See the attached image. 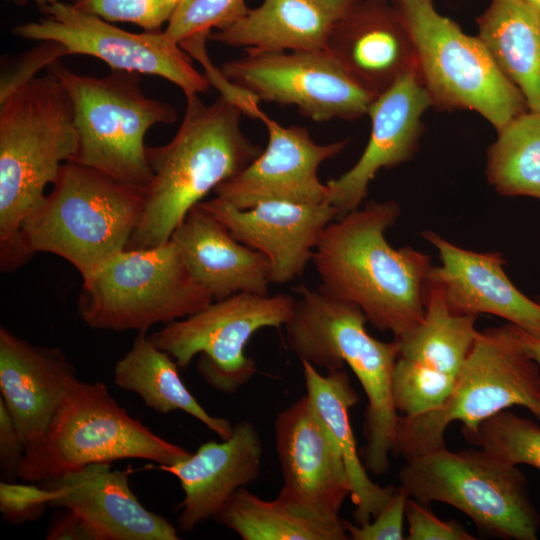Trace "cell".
Wrapping results in <instances>:
<instances>
[{"label":"cell","mask_w":540,"mask_h":540,"mask_svg":"<svg viewBox=\"0 0 540 540\" xmlns=\"http://www.w3.org/2000/svg\"><path fill=\"white\" fill-rule=\"evenodd\" d=\"M176 361L158 348L146 332H139L130 350L115 364L117 386L141 397L159 413L183 411L208 427L221 439L228 438L231 422L209 414L183 383Z\"/></svg>","instance_id":"28"},{"label":"cell","mask_w":540,"mask_h":540,"mask_svg":"<svg viewBox=\"0 0 540 540\" xmlns=\"http://www.w3.org/2000/svg\"><path fill=\"white\" fill-rule=\"evenodd\" d=\"M421 235L437 250L441 264L432 266L429 279L440 287L452 312L495 315L540 338V302L510 281L501 253L468 250L432 230Z\"/></svg>","instance_id":"19"},{"label":"cell","mask_w":540,"mask_h":540,"mask_svg":"<svg viewBox=\"0 0 540 540\" xmlns=\"http://www.w3.org/2000/svg\"><path fill=\"white\" fill-rule=\"evenodd\" d=\"M77 380L59 348L34 345L1 326V400L26 447L43 437Z\"/></svg>","instance_id":"23"},{"label":"cell","mask_w":540,"mask_h":540,"mask_svg":"<svg viewBox=\"0 0 540 540\" xmlns=\"http://www.w3.org/2000/svg\"><path fill=\"white\" fill-rule=\"evenodd\" d=\"M274 435L283 478L279 495L317 513L338 517L350 496L346 467L306 394L277 414Z\"/></svg>","instance_id":"16"},{"label":"cell","mask_w":540,"mask_h":540,"mask_svg":"<svg viewBox=\"0 0 540 540\" xmlns=\"http://www.w3.org/2000/svg\"><path fill=\"white\" fill-rule=\"evenodd\" d=\"M524 1L540 11V0H524Z\"/></svg>","instance_id":"43"},{"label":"cell","mask_w":540,"mask_h":540,"mask_svg":"<svg viewBox=\"0 0 540 540\" xmlns=\"http://www.w3.org/2000/svg\"><path fill=\"white\" fill-rule=\"evenodd\" d=\"M431 107L417 67L376 97L368 112L371 133L363 153L348 171L326 183L327 202L337 209L338 217L364 203L369 185L381 169L396 167L414 156L423 132V115Z\"/></svg>","instance_id":"17"},{"label":"cell","mask_w":540,"mask_h":540,"mask_svg":"<svg viewBox=\"0 0 540 540\" xmlns=\"http://www.w3.org/2000/svg\"><path fill=\"white\" fill-rule=\"evenodd\" d=\"M48 540H98L93 528L77 513L65 509L49 527Z\"/></svg>","instance_id":"40"},{"label":"cell","mask_w":540,"mask_h":540,"mask_svg":"<svg viewBox=\"0 0 540 540\" xmlns=\"http://www.w3.org/2000/svg\"><path fill=\"white\" fill-rule=\"evenodd\" d=\"M462 434L466 441L504 462L540 470V425L530 419L504 410Z\"/></svg>","instance_id":"32"},{"label":"cell","mask_w":540,"mask_h":540,"mask_svg":"<svg viewBox=\"0 0 540 540\" xmlns=\"http://www.w3.org/2000/svg\"><path fill=\"white\" fill-rule=\"evenodd\" d=\"M398 477L409 497L422 504L451 505L489 536L538 538L540 517L530 500L526 477L517 465L482 449H438L406 461Z\"/></svg>","instance_id":"11"},{"label":"cell","mask_w":540,"mask_h":540,"mask_svg":"<svg viewBox=\"0 0 540 540\" xmlns=\"http://www.w3.org/2000/svg\"><path fill=\"white\" fill-rule=\"evenodd\" d=\"M200 204L241 243L262 253L270 264L271 284L301 276L312 261L326 226L338 217L328 202L318 205L264 201L239 209L215 197Z\"/></svg>","instance_id":"18"},{"label":"cell","mask_w":540,"mask_h":540,"mask_svg":"<svg viewBox=\"0 0 540 540\" xmlns=\"http://www.w3.org/2000/svg\"><path fill=\"white\" fill-rule=\"evenodd\" d=\"M213 519L243 540L349 539L340 516L317 513L279 494L274 500H264L245 487Z\"/></svg>","instance_id":"29"},{"label":"cell","mask_w":540,"mask_h":540,"mask_svg":"<svg viewBox=\"0 0 540 540\" xmlns=\"http://www.w3.org/2000/svg\"><path fill=\"white\" fill-rule=\"evenodd\" d=\"M361 0H264L208 40L271 51L323 50L334 26Z\"/></svg>","instance_id":"25"},{"label":"cell","mask_w":540,"mask_h":540,"mask_svg":"<svg viewBox=\"0 0 540 540\" xmlns=\"http://www.w3.org/2000/svg\"><path fill=\"white\" fill-rule=\"evenodd\" d=\"M477 25L501 72L540 114V11L524 0H491Z\"/></svg>","instance_id":"27"},{"label":"cell","mask_w":540,"mask_h":540,"mask_svg":"<svg viewBox=\"0 0 540 540\" xmlns=\"http://www.w3.org/2000/svg\"><path fill=\"white\" fill-rule=\"evenodd\" d=\"M296 299L279 293H237L214 300L200 311L167 323L150 335L179 368H186L199 355L197 371L214 390L234 394L256 374L254 359L245 348L260 329L284 327Z\"/></svg>","instance_id":"12"},{"label":"cell","mask_w":540,"mask_h":540,"mask_svg":"<svg viewBox=\"0 0 540 540\" xmlns=\"http://www.w3.org/2000/svg\"><path fill=\"white\" fill-rule=\"evenodd\" d=\"M181 0H70L75 8L109 22H127L158 31Z\"/></svg>","instance_id":"34"},{"label":"cell","mask_w":540,"mask_h":540,"mask_svg":"<svg viewBox=\"0 0 540 540\" xmlns=\"http://www.w3.org/2000/svg\"><path fill=\"white\" fill-rule=\"evenodd\" d=\"M52 492L41 484L1 481L0 510L3 519L11 524L36 520L47 506Z\"/></svg>","instance_id":"35"},{"label":"cell","mask_w":540,"mask_h":540,"mask_svg":"<svg viewBox=\"0 0 540 540\" xmlns=\"http://www.w3.org/2000/svg\"><path fill=\"white\" fill-rule=\"evenodd\" d=\"M129 472L94 463L40 484L49 488L50 507L69 509L95 531L98 540H177L176 528L146 509L132 492Z\"/></svg>","instance_id":"20"},{"label":"cell","mask_w":540,"mask_h":540,"mask_svg":"<svg viewBox=\"0 0 540 540\" xmlns=\"http://www.w3.org/2000/svg\"><path fill=\"white\" fill-rule=\"evenodd\" d=\"M405 519L408 525L407 540H474L463 526L454 521H444L409 497Z\"/></svg>","instance_id":"37"},{"label":"cell","mask_w":540,"mask_h":540,"mask_svg":"<svg viewBox=\"0 0 540 540\" xmlns=\"http://www.w3.org/2000/svg\"><path fill=\"white\" fill-rule=\"evenodd\" d=\"M512 406L527 409L540 423V367L510 323L479 331L454 387L438 408L413 417L399 415L395 452L406 461L445 448L453 421L462 432Z\"/></svg>","instance_id":"6"},{"label":"cell","mask_w":540,"mask_h":540,"mask_svg":"<svg viewBox=\"0 0 540 540\" xmlns=\"http://www.w3.org/2000/svg\"><path fill=\"white\" fill-rule=\"evenodd\" d=\"M477 316L452 312L440 287L428 280L421 322L399 338L397 359L435 376L456 379L478 330Z\"/></svg>","instance_id":"30"},{"label":"cell","mask_w":540,"mask_h":540,"mask_svg":"<svg viewBox=\"0 0 540 540\" xmlns=\"http://www.w3.org/2000/svg\"><path fill=\"white\" fill-rule=\"evenodd\" d=\"M415 48L417 70L433 108L470 110L496 131L528 111L478 36L440 14L433 0H393Z\"/></svg>","instance_id":"9"},{"label":"cell","mask_w":540,"mask_h":540,"mask_svg":"<svg viewBox=\"0 0 540 540\" xmlns=\"http://www.w3.org/2000/svg\"><path fill=\"white\" fill-rule=\"evenodd\" d=\"M394 200H369L323 230L312 263L321 287L356 304L379 331L399 338L425 313L431 258L410 246L394 248L386 232L399 218Z\"/></svg>","instance_id":"1"},{"label":"cell","mask_w":540,"mask_h":540,"mask_svg":"<svg viewBox=\"0 0 540 540\" xmlns=\"http://www.w3.org/2000/svg\"><path fill=\"white\" fill-rule=\"evenodd\" d=\"M324 50L376 97L417 67L412 38L386 0H361L334 26Z\"/></svg>","instance_id":"21"},{"label":"cell","mask_w":540,"mask_h":540,"mask_svg":"<svg viewBox=\"0 0 540 540\" xmlns=\"http://www.w3.org/2000/svg\"><path fill=\"white\" fill-rule=\"evenodd\" d=\"M190 454L131 417L104 383L77 380L43 437L26 447L19 479L42 483L90 464L120 459L171 465Z\"/></svg>","instance_id":"7"},{"label":"cell","mask_w":540,"mask_h":540,"mask_svg":"<svg viewBox=\"0 0 540 540\" xmlns=\"http://www.w3.org/2000/svg\"><path fill=\"white\" fill-rule=\"evenodd\" d=\"M14 1L19 2L20 0H14ZM33 1L37 4L40 11L43 12L44 14L50 6H52L55 3L60 2V0H33Z\"/></svg>","instance_id":"42"},{"label":"cell","mask_w":540,"mask_h":540,"mask_svg":"<svg viewBox=\"0 0 540 540\" xmlns=\"http://www.w3.org/2000/svg\"><path fill=\"white\" fill-rule=\"evenodd\" d=\"M171 239L192 276L213 300L242 292L268 294L267 258L238 241L200 203L188 212Z\"/></svg>","instance_id":"24"},{"label":"cell","mask_w":540,"mask_h":540,"mask_svg":"<svg viewBox=\"0 0 540 540\" xmlns=\"http://www.w3.org/2000/svg\"><path fill=\"white\" fill-rule=\"evenodd\" d=\"M408 493L402 487H396L394 493L368 523L353 524L344 520L345 529L352 540H402Z\"/></svg>","instance_id":"36"},{"label":"cell","mask_w":540,"mask_h":540,"mask_svg":"<svg viewBox=\"0 0 540 540\" xmlns=\"http://www.w3.org/2000/svg\"><path fill=\"white\" fill-rule=\"evenodd\" d=\"M220 71L259 101L295 106L302 116L318 122L359 119L368 115L376 99L324 49H246Z\"/></svg>","instance_id":"13"},{"label":"cell","mask_w":540,"mask_h":540,"mask_svg":"<svg viewBox=\"0 0 540 540\" xmlns=\"http://www.w3.org/2000/svg\"><path fill=\"white\" fill-rule=\"evenodd\" d=\"M45 17L13 28L27 40L61 44L67 54L96 57L111 70L162 77L178 86L185 97L207 93L210 83L197 71L190 55L165 31L134 33L112 25L70 3L50 6Z\"/></svg>","instance_id":"14"},{"label":"cell","mask_w":540,"mask_h":540,"mask_svg":"<svg viewBox=\"0 0 540 540\" xmlns=\"http://www.w3.org/2000/svg\"><path fill=\"white\" fill-rule=\"evenodd\" d=\"M259 120L268 131L266 147L240 173L217 186L216 197L239 209L264 201L327 202L328 187L318 177L319 167L339 155L348 140L318 144L304 127H284L264 112Z\"/></svg>","instance_id":"15"},{"label":"cell","mask_w":540,"mask_h":540,"mask_svg":"<svg viewBox=\"0 0 540 540\" xmlns=\"http://www.w3.org/2000/svg\"><path fill=\"white\" fill-rule=\"evenodd\" d=\"M78 133L73 106L53 74L36 76L0 100V262L22 264L19 234L62 165L73 159Z\"/></svg>","instance_id":"3"},{"label":"cell","mask_w":540,"mask_h":540,"mask_svg":"<svg viewBox=\"0 0 540 540\" xmlns=\"http://www.w3.org/2000/svg\"><path fill=\"white\" fill-rule=\"evenodd\" d=\"M52 185L22 224L21 262L37 252L51 253L71 263L85 280L126 249L143 210L146 187L71 160L62 165Z\"/></svg>","instance_id":"5"},{"label":"cell","mask_w":540,"mask_h":540,"mask_svg":"<svg viewBox=\"0 0 540 540\" xmlns=\"http://www.w3.org/2000/svg\"><path fill=\"white\" fill-rule=\"evenodd\" d=\"M262 457L257 428L242 420L221 442H206L181 461L158 465L157 469L174 475L183 490L177 519L180 529L189 532L214 518L237 490L258 478Z\"/></svg>","instance_id":"22"},{"label":"cell","mask_w":540,"mask_h":540,"mask_svg":"<svg viewBox=\"0 0 540 540\" xmlns=\"http://www.w3.org/2000/svg\"><path fill=\"white\" fill-rule=\"evenodd\" d=\"M46 69L63 84L72 102L78 148L71 161L121 182L147 187L152 172L145 135L154 125L174 123V107L147 97L136 72L111 70L103 77L87 76L71 71L59 60Z\"/></svg>","instance_id":"8"},{"label":"cell","mask_w":540,"mask_h":540,"mask_svg":"<svg viewBox=\"0 0 540 540\" xmlns=\"http://www.w3.org/2000/svg\"><path fill=\"white\" fill-rule=\"evenodd\" d=\"M67 55L66 49L59 43L43 41L18 60L13 69L2 74L0 85V100L13 90L36 77L39 70L48 67L61 56Z\"/></svg>","instance_id":"38"},{"label":"cell","mask_w":540,"mask_h":540,"mask_svg":"<svg viewBox=\"0 0 540 540\" xmlns=\"http://www.w3.org/2000/svg\"><path fill=\"white\" fill-rule=\"evenodd\" d=\"M486 177L503 196L540 200V114L517 116L497 131L487 150Z\"/></svg>","instance_id":"31"},{"label":"cell","mask_w":540,"mask_h":540,"mask_svg":"<svg viewBox=\"0 0 540 540\" xmlns=\"http://www.w3.org/2000/svg\"><path fill=\"white\" fill-rule=\"evenodd\" d=\"M213 300L192 276L170 239L150 248L125 249L83 280L81 319L101 330H147L194 314Z\"/></svg>","instance_id":"10"},{"label":"cell","mask_w":540,"mask_h":540,"mask_svg":"<svg viewBox=\"0 0 540 540\" xmlns=\"http://www.w3.org/2000/svg\"><path fill=\"white\" fill-rule=\"evenodd\" d=\"M249 9L246 0H181L164 31L180 43L198 33H211L212 28L229 26Z\"/></svg>","instance_id":"33"},{"label":"cell","mask_w":540,"mask_h":540,"mask_svg":"<svg viewBox=\"0 0 540 540\" xmlns=\"http://www.w3.org/2000/svg\"><path fill=\"white\" fill-rule=\"evenodd\" d=\"M301 366L306 395L343 458L350 484V497L355 505L356 524H366L384 507L396 487H382L373 482L359 457L349 416L359 396L345 370L330 371L323 375L307 361L302 360Z\"/></svg>","instance_id":"26"},{"label":"cell","mask_w":540,"mask_h":540,"mask_svg":"<svg viewBox=\"0 0 540 540\" xmlns=\"http://www.w3.org/2000/svg\"><path fill=\"white\" fill-rule=\"evenodd\" d=\"M293 314L285 324L290 349L327 372L347 364L361 384L367 407L364 419L363 463L379 476L390 466L395 452L399 414L392 396V374L399 353L396 339L378 340L366 329L367 318L354 303L336 297L322 287L296 289Z\"/></svg>","instance_id":"4"},{"label":"cell","mask_w":540,"mask_h":540,"mask_svg":"<svg viewBox=\"0 0 540 540\" xmlns=\"http://www.w3.org/2000/svg\"><path fill=\"white\" fill-rule=\"evenodd\" d=\"M26 446L0 399V469L2 481L15 482L19 479V470Z\"/></svg>","instance_id":"39"},{"label":"cell","mask_w":540,"mask_h":540,"mask_svg":"<svg viewBox=\"0 0 540 540\" xmlns=\"http://www.w3.org/2000/svg\"><path fill=\"white\" fill-rule=\"evenodd\" d=\"M243 112L221 95L204 104L186 98L182 123L161 146H146L152 179L139 222L126 249L150 248L171 239L188 212L262 152L242 131Z\"/></svg>","instance_id":"2"},{"label":"cell","mask_w":540,"mask_h":540,"mask_svg":"<svg viewBox=\"0 0 540 540\" xmlns=\"http://www.w3.org/2000/svg\"><path fill=\"white\" fill-rule=\"evenodd\" d=\"M518 332L525 349L540 367V338L535 337L520 328H518Z\"/></svg>","instance_id":"41"}]
</instances>
